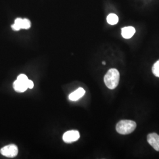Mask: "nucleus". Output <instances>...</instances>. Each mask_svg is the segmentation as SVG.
Here are the masks:
<instances>
[{"label":"nucleus","mask_w":159,"mask_h":159,"mask_svg":"<svg viewBox=\"0 0 159 159\" xmlns=\"http://www.w3.org/2000/svg\"><path fill=\"white\" fill-rule=\"evenodd\" d=\"M120 73L116 68H111L105 75L104 81L106 85L109 89H116L119 83Z\"/></svg>","instance_id":"1"},{"label":"nucleus","mask_w":159,"mask_h":159,"mask_svg":"<svg viewBox=\"0 0 159 159\" xmlns=\"http://www.w3.org/2000/svg\"><path fill=\"white\" fill-rule=\"evenodd\" d=\"M136 123L129 120H123L117 124L116 129L120 134L126 135L133 132L136 128Z\"/></svg>","instance_id":"2"},{"label":"nucleus","mask_w":159,"mask_h":159,"mask_svg":"<svg viewBox=\"0 0 159 159\" xmlns=\"http://www.w3.org/2000/svg\"><path fill=\"white\" fill-rule=\"evenodd\" d=\"M18 150L17 146L13 144L4 146L0 150L1 154L8 157H16L18 154Z\"/></svg>","instance_id":"3"},{"label":"nucleus","mask_w":159,"mask_h":159,"mask_svg":"<svg viewBox=\"0 0 159 159\" xmlns=\"http://www.w3.org/2000/svg\"><path fill=\"white\" fill-rule=\"evenodd\" d=\"M79 138L80 133L78 131L70 130L63 134V140L64 142L70 143L78 140Z\"/></svg>","instance_id":"4"},{"label":"nucleus","mask_w":159,"mask_h":159,"mask_svg":"<svg viewBox=\"0 0 159 159\" xmlns=\"http://www.w3.org/2000/svg\"><path fill=\"white\" fill-rule=\"evenodd\" d=\"M147 140L148 144L155 150L159 152V135L156 133H150L148 135Z\"/></svg>","instance_id":"5"},{"label":"nucleus","mask_w":159,"mask_h":159,"mask_svg":"<svg viewBox=\"0 0 159 159\" xmlns=\"http://www.w3.org/2000/svg\"><path fill=\"white\" fill-rule=\"evenodd\" d=\"M85 91L84 89L80 87L77 90L73 92L69 95V99L71 101H77L81 98L85 94Z\"/></svg>","instance_id":"6"},{"label":"nucleus","mask_w":159,"mask_h":159,"mask_svg":"<svg viewBox=\"0 0 159 159\" xmlns=\"http://www.w3.org/2000/svg\"><path fill=\"white\" fill-rule=\"evenodd\" d=\"M136 33V30L133 27H125L121 29V35L125 39L131 38Z\"/></svg>","instance_id":"7"},{"label":"nucleus","mask_w":159,"mask_h":159,"mask_svg":"<svg viewBox=\"0 0 159 159\" xmlns=\"http://www.w3.org/2000/svg\"><path fill=\"white\" fill-rule=\"evenodd\" d=\"M13 87L14 90L17 92L19 93H23L25 91H26L28 89V87L27 84L21 82L19 80H16L13 84Z\"/></svg>","instance_id":"8"},{"label":"nucleus","mask_w":159,"mask_h":159,"mask_svg":"<svg viewBox=\"0 0 159 159\" xmlns=\"http://www.w3.org/2000/svg\"><path fill=\"white\" fill-rule=\"evenodd\" d=\"M107 21L110 25H115L119 22V17L115 14H110L107 17Z\"/></svg>","instance_id":"9"},{"label":"nucleus","mask_w":159,"mask_h":159,"mask_svg":"<svg viewBox=\"0 0 159 159\" xmlns=\"http://www.w3.org/2000/svg\"><path fill=\"white\" fill-rule=\"evenodd\" d=\"M23 19L18 18L15 20L14 24L11 26L12 28L15 31H18L21 29V24H22Z\"/></svg>","instance_id":"10"},{"label":"nucleus","mask_w":159,"mask_h":159,"mask_svg":"<svg viewBox=\"0 0 159 159\" xmlns=\"http://www.w3.org/2000/svg\"><path fill=\"white\" fill-rule=\"evenodd\" d=\"M152 72L155 76L159 77V60L154 64L152 67Z\"/></svg>","instance_id":"11"},{"label":"nucleus","mask_w":159,"mask_h":159,"mask_svg":"<svg viewBox=\"0 0 159 159\" xmlns=\"http://www.w3.org/2000/svg\"><path fill=\"white\" fill-rule=\"evenodd\" d=\"M31 27V23L28 19H23L21 24V29H29Z\"/></svg>","instance_id":"12"},{"label":"nucleus","mask_w":159,"mask_h":159,"mask_svg":"<svg viewBox=\"0 0 159 159\" xmlns=\"http://www.w3.org/2000/svg\"><path fill=\"white\" fill-rule=\"evenodd\" d=\"M17 80L27 84V82H28L29 79L25 74H20L18 76Z\"/></svg>","instance_id":"13"},{"label":"nucleus","mask_w":159,"mask_h":159,"mask_svg":"<svg viewBox=\"0 0 159 159\" xmlns=\"http://www.w3.org/2000/svg\"><path fill=\"white\" fill-rule=\"evenodd\" d=\"M27 87H28V88L30 89H31L34 87V83L31 80H29V81L27 82Z\"/></svg>","instance_id":"14"},{"label":"nucleus","mask_w":159,"mask_h":159,"mask_svg":"<svg viewBox=\"0 0 159 159\" xmlns=\"http://www.w3.org/2000/svg\"><path fill=\"white\" fill-rule=\"evenodd\" d=\"M102 64H103V65H106V62H105V61H103V62L102 63Z\"/></svg>","instance_id":"15"}]
</instances>
